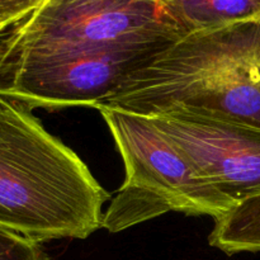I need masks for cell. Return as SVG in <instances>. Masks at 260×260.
Returning a JSON list of instances; mask_svg holds the SVG:
<instances>
[{"label": "cell", "mask_w": 260, "mask_h": 260, "mask_svg": "<svg viewBox=\"0 0 260 260\" xmlns=\"http://www.w3.org/2000/svg\"><path fill=\"white\" fill-rule=\"evenodd\" d=\"M46 0H0V25L10 29L32 14Z\"/></svg>", "instance_id": "obj_10"}, {"label": "cell", "mask_w": 260, "mask_h": 260, "mask_svg": "<svg viewBox=\"0 0 260 260\" xmlns=\"http://www.w3.org/2000/svg\"><path fill=\"white\" fill-rule=\"evenodd\" d=\"M184 36L159 0H46L0 38V57L165 48Z\"/></svg>", "instance_id": "obj_4"}, {"label": "cell", "mask_w": 260, "mask_h": 260, "mask_svg": "<svg viewBox=\"0 0 260 260\" xmlns=\"http://www.w3.org/2000/svg\"><path fill=\"white\" fill-rule=\"evenodd\" d=\"M7 28H4V27H3V25H0V38H2L3 37V36H4L5 35V32H7Z\"/></svg>", "instance_id": "obj_11"}, {"label": "cell", "mask_w": 260, "mask_h": 260, "mask_svg": "<svg viewBox=\"0 0 260 260\" xmlns=\"http://www.w3.org/2000/svg\"><path fill=\"white\" fill-rule=\"evenodd\" d=\"M94 108L149 118L187 111L260 127V20L184 36Z\"/></svg>", "instance_id": "obj_1"}, {"label": "cell", "mask_w": 260, "mask_h": 260, "mask_svg": "<svg viewBox=\"0 0 260 260\" xmlns=\"http://www.w3.org/2000/svg\"><path fill=\"white\" fill-rule=\"evenodd\" d=\"M0 260H50L40 244L0 225Z\"/></svg>", "instance_id": "obj_9"}, {"label": "cell", "mask_w": 260, "mask_h": 260, "mask_svg": "<svg viewBox=\"0 0 260 260\" xmlns=\"http://www.w3.org/2000/svg\"><path fill=\"white\" fill-rule=\"evenodd\" d=\"M165 48L62 51L0 57V95L29 109L94 107Z\"/></svg>", "instance_id": "obj_5"}, {"label": "cell", "mask_w": 260, "mask_h": 260, "mask_svg": "<svg viewBox=\"0 0 260 260\" xmlns=\"http://www.w3.org/2000/svg\"><path fill=\"white\" fill-rule=\"evenodd\" d=\"M109 194L30 109L0 95V225L42 243L102 228Z\"/></svg>", "instance_id": "obj_2"}, {"label": "cell", "mask_w": 260, "mask_h": 260, "mask_svg": "<svg viewBox=\"0 0 260 260\" xmlns=\"http://www.w3.org/2000/svg\"><path fill=\"white\" fill-rule=\"evenodd\" d=\"M124 162L126 179L103 215L102 228L118 233L160 215L221 217L234 202L198 175L192 162L147 117L99 108Z\"/></svg>", "instance_id": "obj_3"}, {"label": "cell", "mask_w": 260, "mask_h": 260, "mask_svg": "<svg viewBox=\"0 0 260 260\" xmlns=\"http://www.w3.org/2000/svg\"><path fill=\"white\" fill-rule=\"evenodd\" d=\"M187 35L260 20V0H159Z\"/></svg>", "instance_id": "obj_7"}, {"label": "cell", "mask_w": 260, "mask_h": 260, "mask_svg": "<svg viewBox=\"0 0 260 260\" xmlns=\"http://www.w3.org/2000/svg\"><path fill=\"white\" fill-rule=\"evenodd\" d=\"M150 119L234 205L260 192V127L187 111Z\"/></svg>", "instance_id": "obj_6"}, {"label": "cell", "mask_w": 260, "mask_h": 260, "mask_svg": "<svg viewBox=\"0 0 260 260\" xmlns=\"http://www.w3.org/2000/svg\"><path fill=\"white\" fill-rule=\"evenodd\" d=\"M208 241L226 254L260 251V192L216 218Z\"/></svg>", "instance_id": "obj_8"}]
</instances>
